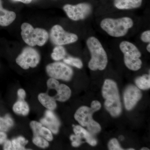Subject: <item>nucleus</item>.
Here are the masks:
<instances>
[{
  "instance_id": "f257e3e1",
  "label": "nucleus",
  "mask_w": 150,
  "mask_h": 150,
  "mask_svg": "<svg viewBox=\"0 0 150 150\" xmlns=\"http://www.w3.org/2000/svg\"><path fill=\"white\" fill-rule=\"evenodd\" d=\"M102 95L105 99L106 110L113 117L121 114L122 108L118 87L115 82L110 79L105 81L102 88Z\"/></svg>"
},
{
  "instance_id": "f03ea898",
  "label": "nucleus",
  "mask_w": 150,
  "mask_h": 150,
  "mask_svg": "<svg viewBox=\"0 0 150 150\" xmlns=\"http://www.w3.org/2000/svg\"><path fill=\"white\" fill-rule=\"evenodd\" d=\"M100 108V103L94 100L92 102L91 107L82 106L78 109L74 115L75 119L81 126L86 127L88 131L92 134H97L101 130L100 125L92 118L94 112L99 110Z\"/></svg>"
},
{
  "instance_id": "7ed1b4c3",
  "label": "nucleus",
  "mask_w": 150,
  "mask_h": 150,
  "mask_svg": "<svg viewBox=\"0 0 150 150\" xmlns=\"http://www.w3.org/2000/svg\"><path fill=\"white\" fill-rule=\"evenodd\" d=\"M86 43L91 56L88 63L89 68L92 71L104 70L107 66L108 57L101 43L94 37L89 38Z\"/></svg>"
},
{
  "instance_id": "20e7f679",
  "label": "nucleus",
  "mask_w": 150,
  "mask_h": 150,
  "mask_svg": "<svg viewBox=\"0 0 150 150\" xmlns=\"http://www.w3.org/2000/svg\"><path fill=\"white\" fill-rule=\"evenodd\" d=\"M133 24L131 18L125 17L118 19L105 18L100 23V26L110 36L120 37L126 35Z\"/></svg>"
},
{
  "instance_id": "39448f33",
  "label": "nucleus",
  "mask_w": 150,
  "mask_h": 150,
  "mask_svg": "<svg viewBox=\"0 0 150 150\" xmlns=\"http://www.w3.org/2000/svg\"><path fill=\"white\" fill-rule=\"evenodd\" d=\"M21 35L25 43L30 47L42 46L47 42L49 34L46 30L34 28L31 24L24 23L21 26Z\"/></svg>"
},
{
  "instance_id": "423d86ee",
  "label": "nucleus",
  "mask_w": 150,
  "mask_h": 150,
  "mask_svg": "<svg viewBox=\"0 0 150 150\" xmlns=\"http://www.w3.org/2000/svg\"><path fill=\"white\" fill-rule=\"evenodd\" d=\"M119 47L124 54V63L126 67L132 71L140 69L142 64L139 59L142 54L138 48L134 44L127 41L121 42Z\"/></svg>"
},
{
  "instance_id": "0eeeda50",
  "label": "nucleus",
  "mask_w": 150,
  "mask_h": 150,
  "mask_svg": "<svg viewBox=\"0 0 150 150\" xmlns=\"http://www.w3.org/2000/svg\"><path fill=\"white\" fill-rule=\"evenodd\" d=\"M49 37L51 42L57 46L74 43L78 40L76 34L67 32L59 25H56L52 28Z\"/></svg>"
},
{
  "instance_id": "6e6552de",
  "label": "nucleus",
  "mask_w": 150,
  "mask_h": 150,
  "mask_svg": "<svg viewBox=\"0 0 150 150\" xmlns=\"http://www.w3.org/2000/svg\"><path fill=\"white\" fill-rule=\"evenodd\" d=\"M40 56L34 48L30 47L24 48L16 59L17 64L24 69L35 68L39 64Z\"/></svg>"
},
{
  "instance_id": "1a4fd4ad",
  "label": "nucleus",
  "mask_w": 150,
  "mask_h": 150,
  "mask_svg": "<svg viewBox=\"0 0 150 150\" xmlns=\"http://www.w3.org/2000/svg\"><path fill=\"white\" fill-rule=\"evenodd\" d=\"M46 71L51 78L65 81L70 80L73 75L72 69L62 62H55L49 64L46 67Z\"/></svg>"
},
{
  "instance_id": "9d476101",
  "label": "nucleus",
  "mask_w": 150,
  "mask_h": 150,
  "mask_svg": "<svg viewBox=\"0 0 150 150\" xmlns=\"http://www.w3.org/2000/svg\"><path fill=\"white\" fill-rule=\"evenodd\" d=\"M63 9L69 18L75 21L83 20L88 16L92 11V7L86 3H80L76 5L66 4Z\"/></svg>"
},
{
  "instance_id": "9b49d317",
  "label": "nucleus",
  "mask_w": 150,
  "mask_h": 150,
  "mask_svg": "<svg viewBox=\"0 0 150 150\" xmlns=\"http://www.w3.org/2000/svg\"><path fill=\"white\" fill-rule=\"evenodd\" d=\"M142 97L139 89L135 86H129L125 90L123 95L124 105L126 109L131 110Z\"/></svg>"
},
{
  "instance_id": "f8f14e48",
  "label": "nucleus",
  "mask_w": 150,
  "mask_h": 150,
  "mask_svg": "<svg viewBox=\"0 0 150 150\" xmlns=\"http://www.w3.org/2000/svg\"><path fill=\"white\" fill-rule=\"evenodd\" d=\"M40 122L41 124L45 125L54 134L58 133L60 123L56 115L51 110L46 111L45 118L41 119Z\"/></svg>"
},
{
  "instance_id": "ddd939ff",
  "label": "nucleus",
  "mask_w": 150,
  "mask_h": 150,
  "mask_svg": "<svg viewBox=\"0 0 150 150\" xmlns=\"http://www.w3.org/2000/svg\"><path fill=\"white\" fill-rule=\"evenodd\" d=\"M14 12L3 8L2 1L0 0V25L7 26L11 24L16 18Z\"/></svg>"
},
{
  "instance_id": "4468645a",
  "label": "nucleus",
  "mask_w": 150,
  "mask_h": 150,
  "mask_svg": "<svg viewBox=\"0 0 150 150\" xmlns=\"http://www.w3.org/2000/svg\"><path fill=\"white\" fill-rule=\"evenodd\" d=\"M142 0H115L114 6L119 9H131L140 7Z\"/></svg>"
},
{
  "instance_id": "2eb2a0df",
  "label": "nucleus",
  "mask_w": 150,
  "mask_h": 150,
  "mask_svg": "<svg viewBox=\"0 0 150 150\" xmlns=\"http://www.w3.org/2000/svg\"><path fill=\"white\" fill-rule=\"evenodd\" d=\"M74 131L75 135L79 136L86 140V142L92 146H95L97 144L96 140L95 139L91 133L86 130L80 126H74Z\"/></svg>"
},
{
  "instance_id": "dca6fc26",
  "label": "nucleus",
  "mask_w": 150,
  "mask_h": 150,
  "mask_svg": "<svg viewBox=\"0 0 150 150\" xmlns=\"http://www.w3.org/2000/svg\"><path fill=\"white\" fill-rule=\"evenodd\" d=\"M55 90L57 92V93L53 97L55 100L61 102H64L68 100L70 98L71 93L69 88L63 84H59Z\"/></svg>"
},
{
  "instance_id": "f3484780",
  "label": "nucleus",
  "mask_w": 150,
  "mask_h": 150,
  "mask_svg": "<svg viewBox=\"0 0 150 150\" xmlns=\"http://www.w3.org/2000/svg\"><path fill=\"white\" fill-rule=\"evenodd\" d=\"M38 100L44 107L50 110H54L56 108V100L53 97L47 94L41 93L38 95Z\"/></svg>"
},
{
  "instance_id": "a211bd4d",
  "label": "nucleus",
  "mask_w": 150,
  "mask_h": 150,
  "mask_svg": "<svg viewBox=\"0 0 150 150\" xmlns=\"http://www.w3.org/2000/svg\"><path fill=\"white\" fill-rule=\"evenodd\" d=\"M13 108L14 112L20 115H26L29 112V106L23 100H20L16 103Z\"/></svg>"
},
{
  "instance_id": "6ab92c4d",
  "label": "nucleus",
  "mask_w": 150,
  "mask_h": 150,
  "mask_svg": "<svg viewBox=\"0 0 150 150\" xmlns=\"http://www.w3.org/2000/svg\"><path fill=\"white\" fill-rule=\"evenodd\" d=\"M136 85L141 89L146 90L150 88V75L145 74L137 78L135 81Z\"/></svg>"
},
{
  "instance_id": "aec40b11",
  "label": "nucleus",
  "mask_w": 150,
  "mask_h": 150,
  "mask_svg": "<svg viewBox=\"0 0 150 150\" xmlns=\"http://www.w3.org/2000/svg\"><path fill=\"white\" fill-rule=\"evenodd\" d=\"M66 54V51L64 47L62 46H57L54 48L51 57L54 61H59L64 59Z\"/></svg>"
},
{
  "instance_id": "412c9836",
  "label": "nucleus",
  "mask_w": 150,
  "mask_h": 150,
  "mask_svg": "<svg viewBox=\"0 0 150 150\" xmlns=\"http://www.w3.org/2000/svg\"><path fill=\"white\" fill-rule=\"evenodd\" d=\"M13 121L9 115L4 118L0 117V131H6L13 126Z\"/></svg>"
},
{
  "instance_id": "4be33fe9",
  "label": "nucleus",
  "mask_w": 150,
  "mask_h": 150,
  "mask_svg": "<svg viewBox=\"0 0 150 150\" xmlns=\"http://www.w3.org/2000/svg\"><path fill=\"white\" fill-rule=\"evenodd\" d=\"M28 142L25 140L23 137H18L16 139H13L11 142V150H24L25 145H26Z\"/></svg>"
},
{
  "instance_id": "5701e85b",
  "label": "nucleus",
  "mask_w": 150,
  "mask_h": 150,
  "mask_svg": "<svg viewBox=\"0 0 150 150\" xmlns=\"http://www.w3.org/2000/svg\"><path fill=\"white\" fill-rule=\"evenodd\" d=\"M64 62L68 65H71L78 69H81L83 67V63L80 59L74 57H69L64 59Z\"/></svg>"
},
{
  "instance_id": "b1692460",
  "label": "nucleus",
  "mask_w": 150,
  "mask_h": 150,
  "mask_svg": "<svg viewBox=\"0 0 150 150\" xmlns=\"http://www.w3.org/2000/svg\"><path fill=\"white\" fill-rule=\"evenodd\" d=\"M33 142L35 145L40 148H45L49 146L48 141L40 136L34 137L33 139Z\"/></svg>"
},
{
  "instance_id": "393cba45",
  "label": "nucleus",
  "mask_w": 150,
  "mask_h": 150,
  "mask_svg": "<svg viewBox=\"0 0 150 150\" xmlns=\"http://www.w3.org/2000/svg\"><path fill=\"white\" fill-rule=\"evenodd\" d=\"M40 136H42L43 138H45V139L47 141L51 142L53 140V137L52 132L48 128L42 126L40 129Z\"/></svg>"
},
{
  "instance_id": "a878e982",
  "label": "nucleus",
  "mask_w": 150,
  "mask_h": 150,
  "mask_svg": "<svg viewBox=\"0 0 150 150\" xmlns=\"http://www.w3.org/2000/svg\"><path fill=\"white\" fill-rule=\"evenodd\" d=\"M30 126L33 131L34 137L40 136V130L42 127V124L37 121H33L30 123Z\"/></svg>"
},
{
  "instance_id": "bb28decb",
  "label": "nucleus",
  "mask_w": 150,
  "mask_h": 150,
  "mask_svg": "<svg viewBox=\"0 0 150 150\" xmlns=\"http://www.w3.org/2000/svg\"><path fill=\"white\" fill-rule=\"evenodd\" d=\"M108 149L110 150H123L120 146L118 140L115 139L110 140L108 144Z\"/></svg>"
},
{
  "instance_id": "cd10ccee",
  "label": "nucleus",
  "mask_w": 150,
  "mask_h": 150,
  "mask_svg": "<svg viewBox=\"0 0 150 150\" xmlns=\"http://www.w3.org/2000/svg\"><path fill=\"white\" fill-rule=\"evenodd\" d=\"M47 84L48 88L55 90L60 84L57 79L51 78L47 81Z\"/></svg>"
},
{
  "instance_id": "c85d7f7f",
  "label": "nucleus",
  "mask_w": 150,
  "mask_h": 150,
  "mask_svg": "<svg viewBox=\"0 0 150 150\" xmlns=\"http://www.w3.org/2000/svg\"><path fill=\"white\" fill-rule=\"evenodd\" d=\"M141 39L142 41L146 43H150V31L147 30L143 32L141 36Z\"/></svg>"
},
{
  "instance_id": "c756f323",
  "label": "nucleus",
  "mask_w": 150,
  "mask_h": 150,
  "mask_svg": "<svg viewBox=\"0 0 150 150\" xmlns=\"http://www.w3.org/2000/svg\"><path fill=\"white\" fill-rule=\"evenodd\" d=\"M71 140L72 141V142H76L78 144H79L81 145V144L82 143L81 138V137H79V136H77V135H71L70 137Z\"/></svg>"
},
{
  "instance_id": "7c9ffc66",
  "label": "nucleus",
  "mask_w": 150,
  "mask_h": 150,
  "mask_svg": "<svg viewBox=\"0 0 150 150\" xmlns=\"http://www.w3.org/2000/svg\"><path fill=\"white\" fill-rule=\"evenodd\" d=\"M18 97L19 98L20 100H24V98H25V91L23 89H20L18 91Z\"/></svg>"
},
{
  "instance_id": "2f4dec72",
  "label": "nucleus",
  "mask_w": 150,
  "mask_h": 150,
  "mask_svg": "<svg viewBox=\"0 0 150 150\" xmlns=\"http://www.w3.org/2000/svg\"><path fill=\"white\" fill-rule=\"evenodd\" d=\"M4 145V149L5 150H11L12 143L11 141L9 140H6L5 142Z\"/></svg>"
},
{
  "instance_id": "473e14b6",
  "label": "nucleus",
  "mask_w": 150,
  "mask_h": 150,
  "mask_svg": "<svg viewBox=\"0 0 150 150\" xmlns=\"http://www.w3.org/2000/svg\"><path fill=\"white\" fill-rule=\"evenodd\" d=\"M6 134L2 131H0V144L4 143L6 140Z\"/></svg>"
},
{
  "instance_id": "72a5a7b5",
  "label": "nucleus",
  "mask_w": 150,
  "mask_h": 150,
  "mask_svg": "<svg viewBox=\"0 0 150 150\" xmlns=\"http://www.w3.org/2000/svg\"><path fill=\"white\" fill-rule=\"evenodd\" d=\"M13 1L21 2L24 3L25 4H30L32 1V0H13Z\"/></svg>"
},
{
  "instance_id": "f704fd0d",
  "label": "nucleus",
  "mask_w": 150,
  "mask_h": 150,
  "mask_svg": "<svg viewBox=\"0 0 150 150\" xmlns=\"http://www.w3.org/2000/svg\"><path fill=\"white\" fill-rule=\"evenodd\" d=\"M147 51L148 52H150V43H149V44H148L147 46Z\"/></svg>"
},
{
  "instance_id": "c9c22d12",
  "label": "nucleus",
  "mask_w": 150,
  "mask_h": 150,
  "mask_svg": "<svg viewBox=\"0 0 150 150\" xmlns=\"http://www.w3.org/2000/svg\"><path fill=\"white\" fill-rule=\"evenodd\" d=\"M141 150H149V149H148V148H142V149H141Z\"/></svg>"
},
{
  "instance_id": "e433bc0d",
  "label": "nucleus",
  "mask_w": 150,
  "mask_h": 150,
  "mask_svg": "<svg viewBox=\"0 0 150 150\" xmlns=\"http://www.w3.org/2000/svg\"><path fill=\"white\" fill-rule=\"evenodd\" d=\"M120 139H121V140H123V139H124V138H123V136H121V137H120Z\"/></svg>"
},
{
  "instance_id": "4c0bfd02",
  "label": "nucleus",
  "mask_w": 150,
  "mask_h": 150,
  "mask_svg": "<svg viewBox=\"0 0 150 150\" xmlns=\"http://www.w3.org/2000/svg\"><path fill=\"white\" fill-rule=\"evenodd\" d=\"M128 150H134V149H128Z\"/></svg>"
}]
</instances>
